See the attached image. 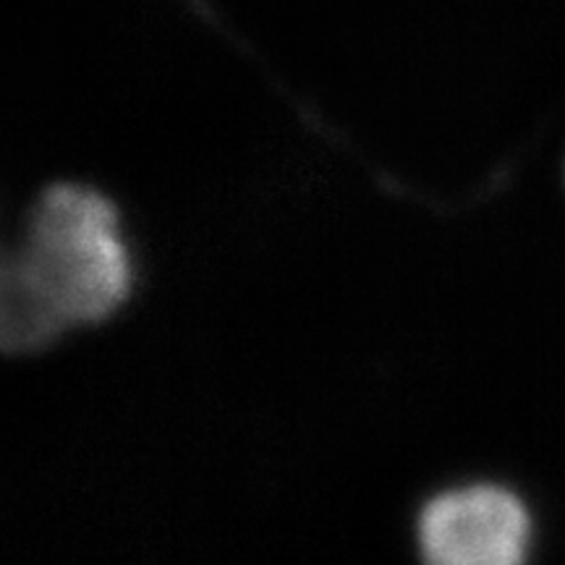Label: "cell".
Segmentation results:
<instances>
[{"label":"cell","instance_id":"1","mask_svg":"<svg viewBox=\"0 0 565 565\" xmlns=\"http://www.w3.org/2000/svg\"><path fill=\"white\" fill-rule=\"evenodd\" d=\"M17 259L68 324L105 320L129 288L116 210L92 189H47L34 204Z\"/></svg>","mask_w":565,"mask_h":565},{"label":"cell","instance_id":"2","mask_svg":"<svg viewBox=\"0 0 565 565\" xmlns=\"http://www.w3.org/2000/svg\"><path fill=\"white\" fill-rule=\"evenodd\" d=\"M529 513L503 487L440 494L422 511V553L437 565H515L529 545Z\"/></svg>","mask_w":565,"mask_h":565},{"label":"cell","instance_id":"3","mask_svg":"<svg viewBox=\"0 0 565 565\" xmlns=\"http://www.w3.org/2000/svg\"><path fill=\"white\" fill-rule=\"evenodd\" d=\"M68 328L17 254H6L0 267V343L6 353L38 351Z\"/></svg>","mask_w":565,"mask_h":565}]
</instances>
